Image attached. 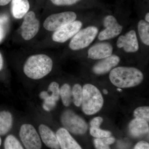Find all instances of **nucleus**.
I'll list each match as a JSON object with an SVG mask.
<instances>
[{"label":"nucleus","instance_id":"c756f323","mask_svg":"<svg viewBox=\"0 0 149 149\" xmlns=\"http://www.w3.org/2000/svg\"><path fill=\"white\" fill-rule=\"evenodd\" d=\"M134 149H149V144L146 141H140L136 144Z\"/></svg>","mask_w":149,"mask_h":149},{"label":"nucleus","instance_id":"a878e982","mask_svg":"<svg viewBox=\"0 0 149 149\" xmlns=\"http://www.w3.org/2000/svg\"><path fill=\"white\" fill-rule=\"evenodd\" d=\"M48 91L52 93L51 95L56 102L58 101L60 97V88L58 83L56 82H52L48 87Z\"/></svg>","mask_w":149,"mask_h":149},{"label":"nucleus","instance_id":"9b49d317","mask_svg":"<svg viewBox=\"0 0 149 149\" xmlns=\"http://www.w3.org/2000/svg\"><path fill=\"white\" fill-rule=\"evenodd\" d=\"M40 28V22L33 11H29L24 17L21 26V36L26 41L32 40L37 35Z\"/></svg>","mask_w":149,"mask_h":149},{"label":"nucleus","instance_id":"bb28decb","mask_svg":"<svg viewBox=\"0 0 149 149\" xmlns=\"http://www.w3.org/2000/svg\"><path fill=\"white\" fill-rule=\"evenodd\" d=\"M81 0H51L54 5L58 6H72L79 2Z\"/></svg>","mask_w":149,"mask_h":149},{"label":"nucleus","instance_id":"b1692460","mask_svg":"<svg viewBox=\"0 0 149 149\" xmlns=\"http://www.w3.org/2000/svg\"><path fill=\"white\" fill-rule=\"evenodd\" d=\"M135 118L142 119L148 122L149 120V107H141L137 108L134 111Z\"/></svg>","mask_w":149,"mask_h":149},{"label":"nucleus","instance_id":"cd10ccee","mask_svg":"<svg viewBox=\"0 0 149 149\" xmlns=\"http://www.w3.org/2000/svg\"><path fill=\"white\" fill-rule=\"evenodd\" d=\"M94 143L96 149H110L109 146L104 143L101 139L96 138Z\"/></svg>","mask_w":149,"mask_h":149},{"label":"nucleus","instance_id":"e433bc0d","mask_svg":"<svg viewBox=\"0 0 149 149\" xmlns=\"http://www.w3.org/2000/svg\"><path fill=\"white\" fill-rule=\"evenodd\" d=\"M117 91H119V92H122V90H121V88H118Z\"/></svg>","mask_w":149,"mask_h":149},{"label":"nucleus","instance_id":"f3484780","mask_svg":"<svg viewBox=\"0 0 149 149\" xmlns=\"http://www.w3.org/2000/svg\"><path fill=\"white\" fill-rule=\"evenodd\" d=\"M11 13L15 19H19L29 12L30 5L28 0H11Z\"/></svg>","mask_w":149,"mask_h":149},{"label":"nucleus","instance_id":"f704fd0d","mask_svg":"<svg viewBox=\"0 0 149 149\" xmlns=\"http://www.w3.org/2000/svg\"><path fill=\"white\" fill-rule=\"evenodd\" d=\"M146 22L149 23V13L148 12L146 14L145 16V19H144Z\"/></svg>","mask_w":149,"mask_h":149},{"label":"nucleus","instance_id":"9d476101","mask_svg":"<svg viewBox=\"0 0 149 149\" xmlns=\"http://www.w3.org/2000/svg\"><path fill=\"white\" fill-rule=\"evenodd\" d=\"M83 23L79 20L65 24L54 32L52 36L53 41L56 42L63 43L72 39L80 29Z\"/></svg>","mask_w":149,"mask_h":149},{"label":"nucleus","instance_id":"7ed1b4c3","mask_svg":"<svg viewBox=\"0 0 149 149\" xmlns=\"http://www.w3.org/2000/svg\"><path fill=\"white\" fill-rule=\"evenodd\" d=\"M82 102L83 111L88 115L95 114L100 111L104 104V99L100 90L95 85L86 84L83 88Z\"/></svg>","mask_w":149,"mask_h":149},{"label":"nucleus","instance_id":"39448f33","mask_svg":"<svg viewBox=\"0 0 149 149\" xmlns=\"http://www.w3.org/2000/svg\"><path fill=\"white\" fill-rule=\"evenodd\" d=\"M61 120L64 128L73 134L82 135L88 130V125L85 120L70 110L63 113Z\"/></svg>","mask_w":149,"mask_h":149},{"label":"nucleus","instance_id":"473e14b6","mask_svg":"<svg viewBox=\"0 0 149 149\" xmlns=\"http://www.w3.org/2000/svg\"><path fill=\"white\" fill-rule=\"evenodd\" d=\"M11 0H0V6L6 5L10 2Z\"/></svg>","mask_w":149,"mask_h":149},{"label":"nucleus","instance_id":"dca6fc26","mask_svg":"<svg viewBox=\"0 0 149 149\" xmlns=\"http://www.w3.org/2000/svg\"><path fill=\"white\" fill-rule=\"evenodd\" d=\"M128 130L130 135L133 137H139L148 133L149 125L145 120L135 118L129 123Z\"/></svg>","mask_w":149,"mask_h":149},{"label":"nucleus","instance_id":"0eeeda50","mask_svg":"<svg viewBox=\"0 0 149 149\" xmlns=\"http://www.w3.org/2000/svg\"><path fill=\"white\" fill-rule=\"evenodd\" d=\"M77 18V14L72 11L53 14L46 19L43 26L48 31L54 32L65 24L76 20Z\"/></svg>","mask_w":149,"mask_h":149},{"label":"nucleus","instance_id":"c85d7f7f","mask_svg":"<svg viewBox=\"0 0 149 149\" xmlns=\"http://www.w3.org/2000/svg\"><path fill=\"white\" fill-rule=\"evenodd\" d=\"M103 118L102 117H97L93 118L90 123L91 127H100L103 122Z\"/></svg>","mask_w":149,"mask_h":149},{"label":"nucleus","instance_id":"a211bd4d","mask_svg":"<svg viewBox=\"0 0 149 149\" xmlns=\"http://www.w3.org/2000/svg\"><path fill=\"white\" fill-rule=\"evenodd\" d=\"M13 117L10 113L6 111L0 112V135H6L12 128Z\"/></svg>","mask_w":149,"mask_h":149},{"label":"nucleus","instance_id":"f257e3e1","mask_svg":"<svg viewBox=\"0 0 149 149\" xmlns=\"http://www.w3.org/2000/svg\"><path fill=\"white\" fill-rule=\"evenodd\" d=\"M141 70L133 67L117 66L110 72V81L118 88H132L138 86L144 79Z\"/></svg>","mask_w":149,"mask_h":149},{"label":"nucleus","instance_id":"7c9ffc66","mask_svg":"<svg viewBox=\"0 0 149 149\" xmlns=\"http://www.w3.org/2000/svg\"><path fill=\"white\" fill-rule=\"evenodd\" d=\"M102 140L104 143H105L107 145L109 146L110 145L113 143L115 141V139L112 137H106V138H102Z\"/></svg>","mask_w":149,"mask_h":149},{"label":"nucleus","instance_id":"1a4fd4ad","mask_svg":"<svg viewBox=\"0 0 149 149\" xmlns=\"http://www.w3.org/2000/svg\"><path fill=\"white\" fill-rule=\"evenodd\" d=\"M116 45L118 48L126 53L137 52L140 49V45L136 30L130 29L125 34L119 35L116 40Z\"/></svg>","mask_w":149,"mask_h":149},{"label":"nucleus","instance_id":"ddd939ff","mask_svg":"<svg viewBox=\"0 0 149 149\" xmlns=\"http://www.w3.org/2000/svg\"><path fill=\"white\" fill-rule=\"evenodd\" d=\"M120 61L119 56L113 54L108 57L99 60L94 65L92 70L95 74L97 75L106 74L116 67Z\"/></svg>","mask_w":149,"mask_h":149},{"label":"nucleus","instance_id":"72a5a7b5","mask_svg":"<svg viewBox=\"0 0 149 149\" xmlns=\"http://www.w3.org/2000/svg\"><path fill=\"white\" fill-rule=\"evenodd\" d=\"M3 59L1 54L0 52V71H1L3 69Z\"/></svg>","mask_w":149,"mask_h":149},{"label":"nucleus","instance_id":"393cba45","mask_svg":"<svg viewBox=\"0 0 149 149\" xmlns=\"http://www.w3.org/2000/svg\"><path fill=\"white\" fill-rule=\"evenodd\" d=\"M90 133L92 136L97 139H102L110 137L111 135L110 131L102 130L100 127H91Z\"/></svg>","mask_w":149,"mask_h":149},{"label":"nucleus","instance_id":"4468645a","mask_svg":"<svg viewBox=\"0 0 149 149\" xmlns=\"http://www.w3.org/2000/svg\"><path fill=\"white\" fill-rule=\"evenodd\" d=\"M61 149H82L79 144L64 128H59L56 133Z\"/></svg>","mask_w":149,"mask_h":149},{"label":"nucleus","instance_id":"4c0bfd02","mask_svg":"<svg viewBox=\"0 0 149 149\" xmlns=\"http://www.w3.org/2000/svg\"><path fill=\"white\" fill-rule=\"evenodd\" d=\"M1 137H0V146H1Z\"/></svg>","mask_w":149,"mask_h":149},{"label":"nucleus","instance_id":"412c9836","mask_svg":"<svg viewBox=\"0 0 149 149\" xmlns=\"http://www.w3.org/2000/svg\"><path fill=\"white\" fill-rule=\"evenodd\" d=\"M60 96L63 103L65 107H68L72 101V90L70 85L65 83L60 88Z\"/></svg>","mask_w":149,"mask_h":149},{"label":"nucleus","instance_id":"2eb2a0df","mask_svg":"<svg viewBox=\"0 0 149 149\" xmlns=\"http://www.w3.org/2000/svg\"><path fill=\"white\" fill-rule=\"evenodd\" d=\"M39 131L42 141L47 147L52 149H60L56 135L48 126L41 124Z\"/></svg>","mask_w":149,"mask_h":149},{"label":"nucleus","instance_id":"aec40b11","mask_svg":"<svg viewBox=\"0 0 149 149\" xmlns=\"http://www.w3.org/2000/svg\"><path fill=\"white\" fill-rule=\"evenodd\" d=\"M40 96L41 99L44 100L42 107L46 111H51L56 105V102L53 98L51 95H49L47 91H43L41 92Z\"/></svg>","mask_w":149,"mask_h":149},{"label":"nucleus","instance_id":"5701e85b","mask_svg":"<svg viewBox=\"0 0 149 149\" xmlns=\"http://www.w3.org/2000/svg\"><path fill=\"white\" fill-rule=\"evenodd\" d=\"M4 149H24L19 141L13 135H10L6 138Z\"/></svg>","mask_w":149,"mask_h":149},{"label":"nucleus","instance_id":"20e7f679","mask_svg":"<svg viewBox=\"0 0 149 149\" xmlns=\"http://www.w3.org/2000/svg\"><path fill=\"white\" fill-rule=\"evenodd\" d=\"M99 32L98 27L95 25H89L82 28L70 40V49L78 51L88 48L95 40Z\"/></svg>","mask_w":149,"mask_h":149},{"label":"nucleus","instance_id":"423d86ee","mask_svg":"<svg viewBox=\"0 0 149 149\" xmlns=\"http://www.w3.org/2000/svg\"><path fill=\"white\" fill-rule=\"evenodd\" d=\"M103 25L104 28L99 32L97 37L100 42L107 41L118 37L123 30V26L112 15H108L104 17Z\"/></svg>","mask_w":149,"mask_h":149},{"label":"nucleus","instance_id":"f03ea898","mask_svg":"<svg viewBox=\"0 0 149 149\" xmlns=\"http://www.w3.org/2000/svg\"><path fill=\"white\" fill-rule=\"evenodd\" d=\"M53 62L49 56L44 54L33 55L27 59L23 66V72L27 77L39 80L51 72Z\"/></svg>","mask_w":149,"mask_h":149},{"label":"nucleus","instance_id":"4be33fe9","mask_svg":"<svg viewBox=\"0 0 149 149\" xmlns=\"http://www.w3.org/2000/svg\"><path fill=\"white\" fill-rule=\"evenodd\" d=\"M73 101L76 107H79L82 104L83 98V88L79 84H75L72 89Z\"/></svg>","mask_w":149,"mask_h":149},{"label":"nucleus","instance_id":"6e6552de","mask_svg":"<svg viewBox=\"0 0 149 149\" xmlns=\"http://www.w3.org/2000/svg\"><path fill=\"white\" fill-rule=\"evenodd\" d=\"M19 137L26 149H41L42 142L37 130L33 125L23 124L20 127Z\"/></svg>","mask_w":149,"mask_h":149},{"label":"nucleus","instance_id":"c9c22d12","mask_svg":"<svg viewBox=\"0 0 149 149\" xmlns=\"http://www.w3.org/2000/svg\"><path fill=\"white\" fill-rule=\"evenodd\" d=\"M103 93H104V94H106V95L108 93V91H107V90H106V89H104V90H103Z\"/></svg>","mask_w":149,"mask_h":149},{"label":"nucleus","instance_id":"6ab92c4d","mask_svg":"<svg viewBox=\"0 0 149 149\" xmlns=\"http://www.w3.org/2000/svg\"><path fill=\"white\" fill-rule=\"evenodd\" d=\"M137 35L141 42L145 46H149V23L144 19L139 20L137 24Z\"/></svg>","mask_w":149,"mask_h":149},{"label":"nucleus","instance_id":"2f4dec72","mask_svg":"<svg viewBox=\"0 0 149 149\" xmlns=\"http://www.w3.org/2000/svg\"><path fill=\"white\" fill-rule=\"evenodd\" d=\"M3 24L0 22V43L1 42L5 36L4 28L3 27Z\"/></svg>","mask_w":149,"mask_h":149},{"label":"nucleus","instance_id":"f8f14e48","mask_svg":"<svg viewBox=\"0 0 149 149\" xmlns=\"http://www.w3.org/2000/svg\"><path fill=\"white\" fill-rule=\"evenodd\" d=\"M113 47L111 43L102 41L91 46L87 52V57L93 60L99 61L113 54Z\"/></svg>","mask_w":149,"mask_h":149}]
</instances>
